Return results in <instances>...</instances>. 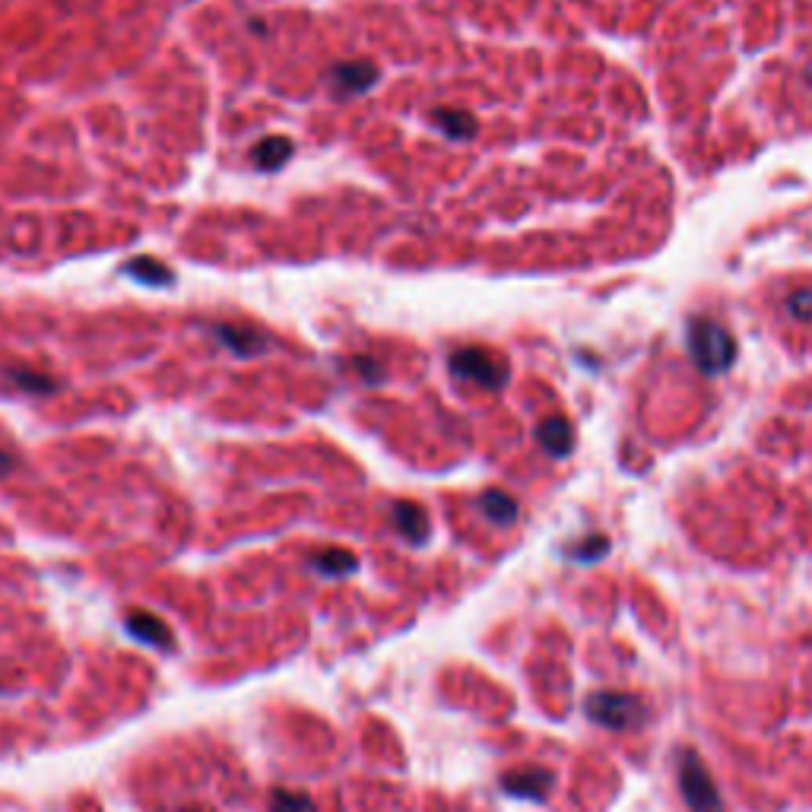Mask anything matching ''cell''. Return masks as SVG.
Wrapping results in <instances>:
<instances>
[{"instance_id":"1","label":"cell","mask_w":812,"mask_h":812,"mask_svg":"<svg viewBox=\"0 0 812 812\" xmlns=\"http://www.w3.org/2000/svg\"><path fill=\"white\" fill-rule=\"evenodd\" d=\"M689 349H692L695 365L708 375L727 372L730 362L736 359L733 337L714 321H692L689 324Z\"/></svg>"},{"instance_id":"2","label":"cell","mask_w":812,"mask_h":812,"mask_svg":"<svg viewBox=\"0 0 812 812\" xmlns=\"http://www.w3.org/2000/svg\"><path fill=\"white\" fill-rule=\"evenodd\" d=\"M679 790L692 812H721V797L695 752L679 755Z\"/></svg>"},{"instance_id":"3","label":"cell","mask_w":812,"mask_h":812,"mask_svg":"<svg viewBox=\"0 0 812 812\" xmlns=\"http://www.w3.org/2000/svg\"><path fill=\"white\" fill-rule=\"evenodd\" d=\"M451 368H454V375L470 378L479 387H489V391H498V387L508 381V368L498 362L492 353H486V349H476V346L454 353Z\"/></svg>"},{"instance_id":"4","label":"cell","mask_w":812,"mask_h":812,"mask_svg":"<svg viewBox=\"0 0 812 812\" xmlns=\"http://www.w3.org/2000/svg\"><path fill=\"white\" fill-rule=\"evenodd\" d=\"M587 714L590 721H597L600 727H609V730H625L635 724L638 717V698L632 695H622V692H597L587 698Z\"/></svg>"},{"instance_id":"5","label":"cell","mask_w":812,"mask_h":812,"mask_svg":"<svg viewBox=\"0 0 812 812\" xmlns=\"http://www.w3.org/2000/svg\"><path fill=\"white\" fill-rule=\"evenodd\" d=\"M552 787V774L543 768H524V771H511L502 778V790L511 797L521 800H543Z\"/></svg>"},{"instance_id":"6","label":"cell","mask_w":812,"mask_h":812,"mask_svg":"<svg viewBox=\"0 0 812 812\" xmlns=\"http://www.w3.org/2000/svg\"><path fill=\"white\" fill-rule=\"evenodd\" d=\"M127 632H131L137 641L143 644H153V648H172V629L165 625L162 619H156L153 613H143V609H137V613L127 616Z\"/></svg>"},{"instance_id":"7","label":"cell","mask_w":812,"mask_h":812,"mask_svg":"<svg viewBox=\"0 0 812 812\" xmlns=\"http://www.w3.org/2000/svg\"><path fill=\"white\" fill-rule=\"evenodd\" d=\"M216 337L223 340L232 353L238 356H261L267 349V337L257 334V330H248V327H232V324H219L216 327Z\"/></svg>"},{"instance_id":"8","label":"cell","mask_w":812,"mask_h":812,"mask_svg":"<svg viewBox=\"0 0 812 812\" xmlns=\"http://www.w3.org/2000/svg\"><path fill=\"white\" fill-rule=\"evenodd\" d=\"M394 524L397 530L403 533L410 543H426L429 540V518H426V511H422L419 505L413 502H397L394 505Z\"/></svg>"},{"instance_id":"9","label":"cell","mask_w":812,"mask_h":812,"mask_svg":"<svg viewBox=\"0 0 812 812\" xmlns=\"http://www.w3.org/2000/svg\"><path fill=\"white\" fill-rule=\"evenodd\" d=\"M124 273L134 276V280L143 286H153V289L175 283V273L169 270V264L156 261V257H134V261L124 264Z\"/></svg>"},{"instance_id":"10","label":"cell","mask_w":812,"mask_h":812,"mask_svg":"<svg viewBox=\"0 0 812 812\" xmlns=\"http://www.w3.org/2000/svg\"><path fill=\"white\" fill-rule=\"evenodd\" d=\"M537 438H540V445L546 454L552 457H565L571 451V445H575V435H571V426L562 419V416H552L546 419L543 426L537 429Z\"/></svg>"},{"instance_id":"11","label":"cell","mask_w":812,"mask_h":812,"mask_svg":"<svg viewBox=\"0 0 812 812\" xmlns=\"http://www.w3.org/2000/svg\"><path fill=\"white\" fill-rule=\"evenodd\" d=\"M292 156V143L286 137H264L261 143L254 146V165L257 169H267V172H276V169H283V162Z\"/></svg>"},{"instance_id":"12","label":"cell","mask_w":812,"mask_h":812,"mask_svg":"<svg viewBox=\"0 0 812 812\" xmlns=\"http://www.w3.org/2000/svg\"><path fill=\"white\" fill-rule=\"evenodd\" d=\"M334 77L349 92H365L368 86L378 80V67L372 61H349V64H340L334 70Z\"/></svg>"},{"instance_id":"13","label":"cell","mask_w":812,"mask_h":812,"mask_svg":"<svg viewBox=\"0 0 812 812\" xmlns=\"http://www.w3.org/2000/svg\"><path fill=\"white\" fill-rule=\"evenodd\" d=\"M479 508H483V514L492 524H502V527L514 524V518H518V502L498 489H489L483 498H479Z\"/></svg>"},{"instance_id":"14","label":"cell","mask_w":812,"mask_h":812,"mask_svg":"<svg viewBox=\"0 0 812 812\" xmlns=\"http://www.w3.org/2000/svg\"><path fill=\"white\" fill-rule=\"evenodd\" d=\"M311 565H315L324 578H343V575H353V571L359 568L356 556L346 549H324V552H318Z\"/></svg>"},{"instance_id":"15","label":"cell","mask_w":812,"mask_h":812,"mask_svg":"<svg viewBox=\"0 0 812 812\" xmlns=\"http://www.w3.org/2000/svg\"><path fill=\"white\" fill-rule=\"evenodd\" d=\"M432 118H435V124H438L441 131H445L451 140H467V137L476 134V121H473V115L457 112V108H435Z\"/></svg>"},{"instance_id":"16","label":"cell","mask_w":812,"mask_h":812,"mask_svg":"<svg viewBox=\"0 0 812 812\" xmlns=\"http://www.w3.org/2000/svg\"><path fill=\"white\" fill-rule=\"evenodd\" d=\"M270 812H318L305 793H292V790H273L270 797Z\"/></svg>"},{"instance_id":"17","label":"cell","mask_w":812,"mask_h":812,"mask_svg":"<svg viewBox=\"0 0 812 812\" xmlns=\"http://www.w3.org/2000/svg\"><path fill=\"white\" fill-rule=\"evenodd\" d=\"M13 381L23 387V391H29V394H51L54 384L51 378H45V375H35V372H13Z\"/></svg>"},{"instance_id":"18","label":"cell","mask_w":812,"mask_h":812,"mask_svg":"<svg viewBox=\"0 0 812 812\" xmlns=\"http://www.w3.org/2000/svg\"><path fill=\"white\" fill-rule=\"evenodd\" d=\"M606 546H609V543H606L603 537H594V540H587L581 549L571 552V556H575L578 562H597V559L603 556V552H606Z\"/></svg>"},{"instance_id":"19","label":"cell","mask_w":812,"mask_h":812,"mask_svg":"<svg viewBox=\"0 0 812 812\" xmlns=\"http://www.w3.org/2000/svg\"><path fill=\"white\" fill-rule=\"evenodd\" d=\"M787 308L793 311V318H812V292H797V295H790Z\"/></svg>"},{"instance_id":"20","label":"cell","mask_w":812,"mask_h":812,"mask_svg":"<svg viewBox=\"0 0 812 812\" xmlns=\"http://www.w3.org/2000/svg\"><path fill=\"white\" fill-rule=\"evenodd\" d=\"M10 467H13L10 454H4V451H0V476H7V473H10Z\"/></svg>"},{"instance_id":"21","label":"cell","mask_w":812,"mask_h":812,"mask_svg":"<svg viewBox=\"0 0 812 812\" xmlns=\"http://www.w3.org/2000/svg\"><path fill=\"white\" fill-rule=\"evenodd\" d=\"M181 812H203V809H181Z\"/></svg>"}]
</instances>
